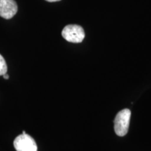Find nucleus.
I'll use <instances>...</instances> for the list:
<instances>
[{
    "instance_id": "f03ea898",
    "label": "nucleus",
    "mask_w": 151,
    "mask_h": 151,
    "mask_svg": "<svg viewBox=\"0 0 151 151\" xmlns=\"http://www.w3.org/2000/svg\"><path fill=\"white\" fill-rule=\"evenodd\" d=\"M62 36L69 42L78 43L82 42L84 39L85 32L80 25L69 24L62 30Z\"/></svg>"
},
{
    "instance_id": "0eeeda50",
    "label": "nucleus",
    "mask_w": 151,
    "mask_h": 151,
    "mask_svg": "<svg viewBox=\"0 0 151 151\" xmlns=\"http://www.w3.org/2000/svg\"><path fill=\"white\" fill-rule=\"evenodd\" d=\"M47 1H49V2H55V1H59L60 0H46Z\"/></svg>"
},
{
    "instance_id": "20e7f679",
    "label": "nucleus",
    "mask_w": 151,
    "mask_h": 151,
    "mask_svg": "<svg viewBox=\"0 0 151 151\" xmlns=\"http://www.w3.org/2000/svg\"><path fill=\"white\" fill-rule=\"evenodd\" d=\"M18 5L15 0H0V16L11 19L16 14Z\"/></svg>"
},
{
    "instance_id": "f257e3e1",
    "label": "nucleus",
    "mask_w": 151,
    "mask_h": 151,
    "mask_svg": "<svg viewBox=\"0 0 151 151\" xmlns=\"http://www.w3.org/2000/svg\"><path fill=\"white\" fill-rule=\"evenodd\" d=\"M131 111L129 109H124L117 113L114 120V130L119 137H124L127 134L129 129Z\"/></svg>"
},
{
    "instance_id": "39448f33",
    "label": "nucleus",
    "mask_w": 151,
    "mask_h": 151,
    "mask_svg": "<svg viewBox=\"0 0 151 151\" xmlns=\"http://www.w3.org/2000/svg\"><path fill=\"white\" fill-rule=\"evenodd\" d=\"M7 72V65L4 58L0 55V76H3Z\"/></svg>"
},
{
    "instance_id": "423d86ee",
    "label": "nucleus",
    "mask_w": 151,
    "mask_h": 151,
    "mask_svg": "<svg viewBox=\"0 0 151 151\" xmlns=\"http://www.w3.org/2000/svg\"><path fill=\"white\" fill-rule=\"evenodd\" d=\"M3 77H4V78H5V79H9V76L8 74H6V73L4 74Z\"/></svg>"
},
{
    "instance_id": "7ed1b4c3",
    "label": "nucleus",
    "mask_w": 151,
    "mask_h": 151,
    "mask_svg": "<svg viewBox=\"0 0 151 151\" xmlns=\"http://www.w3.org/2000/svg\"><path fill=\"white\" fill-rule=\"evenodd\" d=\"M14 146L16 151H37L35 139L27 134L18 136L14 141Z\"/></svg>"
},
{
    "instance_id": "6e6552de",
    "label": "nucleus",
    "mask_w": 151,
    "mask_h": 151,
    "mask_svg": "<svg viewBox=\"0 0 151 151\" xmlns=\"http://www.w3.org/2000/svg\"><path fill=\"white\" fill-rule=\"evenodd\" d=\"M22 134H26V132H24V131H23V132H22Z\"/></svg>"
}]
</instances>
